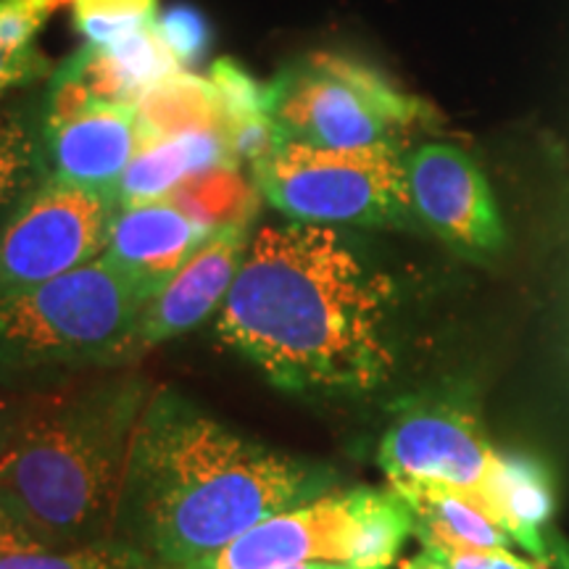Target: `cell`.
Returning a JSON list of instances; mask_svg holds the SVG:
<instances>
[{"label": "cell", "instance_id": "obj_14", "mask_svg": "<svg viewBox=\"0 0 569 569\" xmlns=\"http://www.w3.org/2000/svg\"><path fill=\"white\" fill-rule=\"evenodd\" d=\"M488 501L493 522L551 569H569V549L553 536V480L549 467L530 453L498 451L486 486L480 490Z\"/></svg>", "mask_w": 569, "mask_h": 569}, {"label": "cell", "instance_id": "obj_20", "mask_svg": "<svg viewBox=\"0 0 569 569\" xmlns=\"http://www.w3.org/2000/svg\"><path fill=\"white\" fill-rule=\"evenodd\" d=\"M42 138L24 111H0V217L34 188L42 174Z\"/></svg>", "mask_w": 569, "mask_h": 569}, {"label": "cell", "instance_id": "obj_6", "mask_svg": "<svg viewBox=\"0 0 569 569\" xmlns=\"http://www.w3.org/2000/svg\"><path fill=\"white\" fill-rule=\"evenodd\" d=\"M259 196L290 222L325 227H409L407 163L396 146L315 148L280 142L251 163Z\"/></svg>", "mask_w": 569, "mask_h": 569}, {"label": "cell", "instance_id": "obj_25", "mask_svg": "<svg viewBox=\"0 0 569 569\" xmlns=\"http://www.w3.org/2000/svg\"><path fill=\"white\" fill-rule=\"evenodd\" d=\"M0 569H127L111 549H42L0 557Z\"/></svg>", "mask_w": 569, "mask_h": 569}, {"label": "cell", "instance_id": "obj_5", "mask_svg": "<svg viewBox=\"0 0 569 569\" xmlns=\"http://www.w3.org/2000/svg\"><path fill=\"white\" fill-rule=\"evenodd\" d=\"M267 111L277 146L301 142L336 151L396 146L430 117L425 101L380 69L332 51L284 63L267 82Z\"/></svg>", "mask_w": 569, "mask_h": 569}, {"label": "cell", "instance_id": "obj_29", "mask_svg": "<svg viewBox=\"0 0 569 569\" xmlns=\"http://www.w3.org/2000/svg\"><path fill=\"white\" fill-rule=\"evenodd\" d=\"M398 569H453L448 565V559L443 553L432 551V549H425L422 553H417V557H411L409 561H403Z\"/></svg>", "mask_w": 569, "mask_h": 569}, {"label": "cell", "instance_id": "obj_11", "mask_svg": "<svg viewBox=\"0 0 569 569\" xmlns=\"http://www.w3.org/2000/svg\"><path fill=\"white\" fill-rule=\"evenodd\" d=\"M248 243L251 224L227 227L211 234L209 243L198 248L193 259L146 306L140 322V351L182 336L209 319L230 293Z\"/></svg>", "mask_w": 569, "mask_h": 569}, {"label": "cell", "instance_id": "obj_26", "mask_svg": "<svg viewBox=\"0 0 569 569\" xmlns=\"http://www.w3.org/2000/svg\"><path fill=\"white\" fill-rule=\"evenodd\" d=\"M48 71V61L40 51H17L0 38V96L6 90L38 80Z\"/></svg>", "mask_w": 569, "mask_h": 569}, {"label": "cell", "instance_id": "obj_23", "mask_svg": "<svg viewBox=\"0 0 569 569\" xmlns=\"http://www.w3.org/2000/svg\"><path fill=\"white\" fill-rule=\"evenodd\" d=\"M209 80L222 98L230 132L234 127H243L259 119H267V84H261L251 71H246L234 59H219L211 63ZM230 140V134H227Z\"/></svg>", "mask_w": 569, "mask_h": 569}, {"label": "cell", "instance_id": "obj_22", "mask_svg": "<svg viewBox=\"0 0 569 569\" xmlns=\"http://www.w3.org/2000/svg\"><path fill=\"white\" fill-rule=\"evenodd\" d=\"M74 24L90 46H113L159 19V0H71Z\"/></svg>", "mask_w": 569, "mask_h": 569}, {"label": "cell", "instance_id": "obj_2", "mask_svg": "<svg viewBox=\"0 0 569 569\" xmlns=\"http://www.w3.org/2000/svg\"><path fill=\"white\" fill-rule=\"evenodd\" d=\"M330 482L327 469L253 443L159 390L132 432L106 549L127 569H184L261 519L327 496Z\"/></svg>", "mask_w": 569, "mask_h": 569}, {"label": "cell", "instance_id": "obj_21", "mask_svg": "<svg viewBox=\"0 0 569 569\" xmlns=\"http://www.w3.org/2000/svg\"><path fill=\"white\" fill-rule=\"evenodd\" d=\"M159 21V19H156ZM109 51L113 67H117L119 74L134 101L146 92L151 84L167 80V77L177 74V71H184L172 53V48L167 46V40L161 38L159 24L146 27V30H138L127 38L117 40L113 46H106Z\"/></svg>", "mask_w": 569, "mask_h": 569}, {"label": "cell", "instance_id": "obj_24", "mask_svg": "<svg viewBox=\"0 0 569 569\" xmlns=\"http://www.w3.org/2000/svg\"><path fill=\"white\" fill-rule=\"evenodd\" d=\"M159 32L172 48V53L180 61V67H196L206 59L211 48V24L196 6L177 3L159 13Z\"/></svg>", "mask_w": 569, "mask_h": 569}, {"label": "cell", "instance_id": "obj_18", "mask_svg": "<svg viewBox=\"0 0 569 569\" xmlns=\"http://www.w3.org/2000/svg\"><path fill=\"white\" fill-rule=\"evenodd\" d=\"M259 198L253 180H246L238 163H224L188 177L163 201L177 206L211 232H219L227 227L251 224Z\"/></svg>", "mask_w": 569, "mask_h": 569}, {"label": "cell", "instance_id": "obj_9", "mask_svg": "<svg viewBox=\"0 0 569 569\" xmlns=\"http://www.w3.org/2000/svg\"><path fill=\"white\" fill-rule=\"evenodd\" d=\"M496 448L467 409L446 401L411 403L382 436V472L393 482H438L459 490H482Z\"/></svg>", "mask_w": 569, "mask_h": 569}, {"label": "cell", "instance_id": "obj_17", "mask_svg": "<svg viewBox=\"0 0 569 569\" xmlns=\"http://www.w3.org/2000/svg\"><path fill=\"white\" fill-rule=\"evenodd\" d=\"M142 140L172 138L182 132H219L230 134L224 103L211 80L177 71L156 82L134 101Z\"/></svg>", "mask_w": 569, "mask_h": 569}, {"label": "cell", "instance_id": "obj_30", "mask_svg": "<svg viewBox=\"0 0 569 569\" xmlns=\"http://www.w3.org/2000/svg\"><path fill=\"white\" fill-rule=\"evenodd\" d=\"M9 438H11V430L6 427V422H0V453H3V448H6V443H9Z\"/></svg>", "mask_w": 569, "mask_h": 569}, {"label": "cell", "instance_id": "obj_15", "mask_svg": "<svg viewBox=\"0 0 569 569\" xmlns=\"http://www.w3.org/2000/svg\"><path fill=\"white\" fill-rule=\"evenodd\" d=\"M409 503L415 532L425 549L438 553L509 549L511 538L488 515L486 496L438 482H393L390 486Z\"/></svg>", "mask_w": 569, "mask_h": 569}, {"label": "cell", "instance_id": "obj_10", "mask_svg": "<svg viewBox=\"0 0 569 569\" xmlns=\"http://www.w3.org/2000/svg\"><path fill=\"white\" fill-rule=\"evenodd\" d=\"M359 488L327 493L272 515L209 559L184 569H284L311 561H351Z\"/></svg>", "mask_w": 569, "mask_h": 569}, {"label": "cell", "instance_id": "obj_12", "mask_svg": "<svg viewBox=\"0 0 569 569\" xmlns=\"http://www.w3.org/2000/svg\"><path fill=\"white\" fill-rule=\"evenodd\" d=\"M40 138L48 177L92 190H117L142 146L134 106H98Z\"/></svg>", "mask_w": 569, "mask_h": 569}, {"label": "cell", "instance_id": "obj_4", "mask_svg": "<svg viewBox=\"0 0 569 569\" xmlns=\"http://www.w3.org/2000/svg\"><path fill=\"white\" fill-rule=\"evenodd\" d=\"M148 303L151 296L106 256L56 280L0 293V380L142 353Z\"/></svg>", "mask_w": 569, "mask_h": 569}, {"label": "cell", "instance_id": "obj_27", "mask_svg": "<svg viewBox=\"0 0 569 569\" xmlns=\"http://www.w3.org/2000/svg\"><path fill=\"white\" fill-rule=\"evenodd\" d=\"M448 565L453 569H551L538 559H522L511 549H493V551H457L446 553Z\"/></svg>", "mask_w": 569, "mask_h": 569}, {"label": "cell", "instance_id": "obj_28", "mask_svg": "<svg viewBox=\"0 0 569 569\" xmlns=\"http://www.w3.org/2000/svg\"><path fill=\"white\" fill-rule=\"evenodd\" d=\"M48 546H42L38 538H32L21 525L13 519L9 511L0 509V557H9V553H24V551H42Z\"/></svg>", "mask_w": 569, "mask_h": 569}, {"label": "cell", "instance_id": "obj_1", "mask_svg": "<svg viewBox=\"0 0 569 569\" xmlns=\"http://www.w3.org/2000/svg\"><path fill=\"white\" fill-rule=\"evenodd\" d=\"M396 282L336 227L284 222L251 234L217 336L272 386L367 393L396 369Z\"/></svg>", "mask_w": 569, "mask_h": 569}, {"label": "cell", "instance_id": "obj_13", "mask_svg": "<svg viewBox=\"0 0 569 569\" xmlns=\"http://www.w3.org/2000/svg\"><path fill=\"white\" fill-rule=\"evenodd\" d=\"M209 227L198 224L169 201L119 209L111 227L106 259L140 284L151 301L196 251L211 240Z\"/></svg>", "mask_w": 569, "mask_h": 569}, {"label": "cell", "instance_id": "obj_7", "mask_svg": "<svg viewBox=\"0 0 569 569\" xmlns=\"http://www.w3.org/2000/svg\"><path fill=\"white\" fill-rule=\"evenodd\" d=\"M119 209L117 190L46 177L0 227V293H17L101 259Z\"/></svg>", "mask_w": 569, "mask_h": 569}, {"label": "cell", "instance_id": "obj_3", "mask_svg": "<svg viewBox=\"0 0 569 569\" xmlns=\"http://www.w3.org/2000/svg\"><path fill=\"white\" fill-rule=\"evenodd\" d=\"M146 403L142 382L119 380L27 419L0 453V509L48 549L109 543Z\"/></svg>", "mask_w": 569, "mask_h": 569}, {"label": "cell", "instance_id": "obj_31", "mask_svg": "<svg viewBox=\"0 0 569 569\" xmlns=\"http://www.w3.org/2000/svg\"><path fill=\"white\" fill-rule=\"evenodd\" d=\"M315 569H353V567H346V565H332V561H317Z\"/></svg>", "mask_w": 569, "mask_h": 569}, {"label": "cell", "instance_id": "obj_16", "mask_svg": "<svg viewBox=\"0 0 569 569\" xmlns=\"http://www.w3.org/2000/svg\"><path fill=\"white\" fill-rule=\"evenodd\" d=\"M240 163L234 159L230 140L219 132H182L172 138L142 140L130 167L117 184L119 206H140L163 201L177 184L211 167Z\"/></svg>", "mask_w": 569, "mask_h": 569}, {"label": "cell", "instance_id": "obj_19", "mask_svg": "<svg viewBox=\"0 0 569 569\" xmlns=\"http://www.w3.org/2000/svg\"><path fill=\"white\" fill-rule=\"evenodd\" d=\"M411 532H415V517L409 503L393 488H359V515H356V538L348 567L390 569Z\"/></svg>", "mask_w": 569, "mask_h": 569}, {"label": "cell", "instance_id": "obj_8", "mask_svg": "<svg viewBox=\"0 0 569 569\" xmlns=\"http://www.w3.org/2000/svg\"><path fill=\"white\" fill-rule=\"evenodd\" d=\"M415 219L472 261L493 259L507 246V227L493 190L472 156L451 142H427L403 156Z\"/></svg>", "mask_w": 569, "mask_h": 569}]
</instances>
